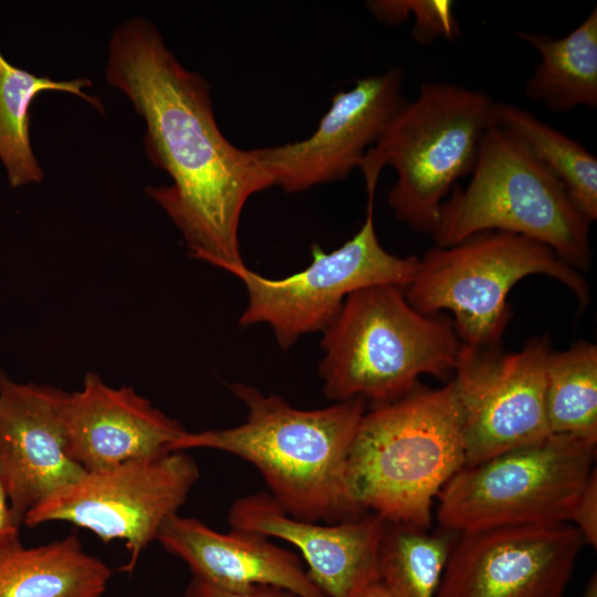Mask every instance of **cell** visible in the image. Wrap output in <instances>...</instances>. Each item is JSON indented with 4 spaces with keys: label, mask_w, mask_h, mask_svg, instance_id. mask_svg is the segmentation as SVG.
Here are the masks:
<instances>
[{
    "label": "cell",
    "mask_w": 597,
    "mask_h": 597,
    "mask_svg": "<svg viewBox=\"0 0 597 597\" xmlns=\"http://www.w3.org/2000/svg\"><path fill=\"white\" fill-rule=\"evenodd\" d=\"M19 527L12 516L9 499L0 479V549L19 541Z\"/></svg>",
    "instance_id": "27"
},
{
    "label": "cell",
    "mask_w": 597,
    "mask_h": 597,
    "mask_svg": "<svg viewBox=\"0 0 597 597\" xmlns=\"http://www.w3.org/2000/svg\"><path fill=\"white\" fill-rule=\"evenodd\" d=\"M67 394L18 383L0 369V479L18 526L35 505L86 472L67 451Z\"/></svg>",
    "instance_id": "14"
},
{
    "label": "cell",
    "mask_w": 597,
    "mask_h": 597,
    "mask_svg": "<svg viewBox=\"0 0 597 597\" xmlns=\"http://www.w3.org/2000/svg\"><path fill=\"white\" fill-rule=\"evenodd\" d=\"M199 475L185 451L85 472L29 511L23 524L69 522L103 542L124 541L129 557L122 570L130 573L164 522L185 504Z\"/></svg>",
    "instance_id": "10"
},
{
    "label": "cell",
    "mask_w": 597,
    "mask_h": 597,
    "mask_svg": "<svg viewBox=\"0 0 597 597\" xmlns=\"http://www.w3.org/2000/svg\"><path fill=\"white\" fill-rule=\"evenodd\" d=\"M583 597H597V576L594 574L584 591Z\"/></svg>",
    "instance_id": "29"
},
{
    "label": "cell",
    "mask_w": 597,
    "mask_h": 597,
    "mask_svg": "<svg viewBox=\"0 0 597 597\" xmlns=\"http://www.w3.org/2000/svg\"><path fill=\"white\" fill-rule=\"evenodd\" d=\"M545 406L551 433L597 442V346L579 341L552 349L545 370Z\"/></svg>",
    "instance_id": "23"
},
{
    "label": "cell",
    "mask_w": 597,
    "mask_h": 597,
    "mask_svg": "<svg viewBox=\"0 0 597 597\" xmlns=\"http://www.w3.org/2000/svg\"><path fill=\"white\" fill-rule=\"evenodd\" d=\"M551 352L548 334L510 353L462 345L451 380L462 417L464 467L551 434L545 406Z\"/></svg>",
    "instance_id": "11"
},
{
    "label": "cell",
    "mask_w": 597,
    "mask_h": 597,
    "mask_svg": "<svg viewBox=\"0 0 597 597\" xmlns=\"http://www.w3.org/2000/svg\"><path fill=\"white\" fill-rule=\"evenodd\" d=\"M404 70L392 67L336 93L316 130L294 143L252 149L271 187L285 192L338 181L359 168L406 101Z\"/></svg>",
    "instance_id": "13"
},
{
    "label": "cell",
    "mask_w": 597,
    "mask_h": 597,
    "mask_svg": "<svg viewBox=\"0 0 597 597\" xmlns=\"http://www.w3.org/2000/svg\"><path fill=\"white\" fill-rule=\"evenodd\" d=\"M416 256H398L380 244L374 223V197L368 198L365 221L339 248L325 252L312 247V262L282 279H268L245 264L224 269L241 280L248 303L238 324H266L283 349L306 334L324 332L336 318L347 296L373 285L406 290L418 270Z\"/></svg>",
    "instance_id": "9"
},
{
    "label": "cell",
    "mask_w": 597,
    "mask_h": 597,
    "mask_svg": "<svg viewBox=\"0 0 597 597\" xmlns=\"http://www.w3.org/2000/svg\"><path fill=\"white\" fill-rule=\"evenodd\" d=\"M321 345L324 396L335 402L362 398L371 405L404 396L421 375L448 383L462 348L451 318L419 313L395 285L349 294Z\"/></svg>",
    "instance_id": "4"
},
{
    "label": "cell",
    "mask_w": 597,
    "mask_h": 597,
    "mask_svg": "<svg viewBox=\"0 0 597 597\" xmlns=\"http://www.w3.org/2000/svg\"><path fill=\"white\" fill-rule=\"evenodd\" d=\"M230 389L248 409L231 428L185 431L171 451L203 448L252 464L269 494L291 516L336 523L358 517L346 479L349 450L366 401L353 398L318 409H298L275 394L234 383Z\"/></svg>",
    "instance_id": "2"
},
{
    "label": "cell",
    "mask_w": 597,
    "mask_h": 597,
    "mask_svg": "<svg viewBox=\"0 0 597 597\" xmlns=\"http://www.w3.org/2000/svg\"><path fill=\"white\" fill-rule=\"evenodd\" d=\"M496 122L515 135L562 182L576 208L597 219V158L582 144L519 106L499 103Z\"/></svg>",
    "instance_id": "21"
},
{
    "label": "cell",
    "mask_w": 597,
    "mask_h": 597,
    "mask_svg": "<svg viewBox=\"0 0 597 597\" xmlns=\"http://www.w3.org/2000/svg\"><path fill=\"white\" fill-rule=\"evenodd\" d=\"M532 274L559 281L583 306L589 301V286L583 275L551 248L504 231H484L454 245L428 250L419 259L405 296L426 315L450 311L462 345L500 348L512 318L507 295L517 282Z\"/></svg>",
    "instance_id": "7"
},
{
    "label": "cell",
    "mask_w": 597,
    "mask_h": 597,
    "mask_svg": "<svg viewBox=\"0 0 597 597\" xmlns=\"http://www.w3.org/2000/svg\"><path fill=\"white\" fill-rule=\"evenodd\" d=\"M88 78L55 81L19 69L0 52V159L11 187L17 188L43 180V170L30 140V109L34 97L42 92L59 91L81 97L104 112L102 101L85 93Z\"/></svg>",
    "instance_id": "20"
},
{
    "label": "cell",
    "mask_w": 597,
    "mask_h": 597,
    "mask_svg": "<svg viewBox=\"0 0 597 597\" xmlns=\"http://www.w3.org/2000/svg\"><path fill=\"white\" fill-rule=\"evenodd\" d=\"M465 464L461 411L452 380L366 410L346 467L350 495L386 522L431 526L432 505Z\"/></svg>",
    "instance_id": "3"
},
{
    "label": "cell",
    "mask_w": 597,
    "mask_h": 597,
    "mask_svg": "<svg viewBox=\"0 0 597 597\" xmlns=\"http://www.w3.org/2000/svg\"><path fill=\"white\" fill-rule=\"evenodd\" d=\"M470 175L469 184L455 185L441 206L431 233L436 247L504 231L547 245L577 271L589 269L591 222L515 135L499 124L488 129Z\"/></svg>",
    "instance_id": "6"
},
{
    "label": "cell",
    "mask_w": 597,
    "mask_h": 597,
    "mask_svg": "<svg viewBox=\"0 0 597 597\" xmlns=\"http://www.w3.org/2000/svg\"><path fill=\"white\" fill-rule=\"evenodd\" d=\"M458 533H436L386 522L378 555V582L389 597H437Z\"/></svg>",
    "instance_id": "22"
},
{
    "label": "cell",
    "mask_w": 597,
    "mask_h": 597,
    "mask_svg": "<svg viewBox=\"0 0 597 597\" xmlns=\"http://www.w3.org/2000/svg\"><path fill=\"white\" fill-rule=\"evenodd\" d=\"M185 597H296L295 595L266 585H256L247 589H224L210 585L197 577L191 578L186 590Z\"/></svg>",
    "instance_id": "26"
},
{
    "label": "cell",
    "mask_w": 597,
    "mask_h": 597,
    "mask_svg": "<svg viewBox=\"0 0 597 597\" xmlns=\"http://www.w3.org/2000/svg\"><path fill=\"white\" fill-rule=\"evenodd\" d=\"M595 455L596 442L551 433L464 467L440 491L437 520L455 533L568 522Z\"/></svg>",
    "instance_id": "8"
},
{
    "label": "cell",
    "mask_w": 597,
    "mask_h": 597,
    "mask_svg": "<svg viewBox=\"0 0 597 597\" xmlns=\"http://www.w3.org/2000/svg\"><path fill=\"white\" fill-rule=\"evenodd\" d=\"M112 569L76 535L35 547L0 549V597H103Z\"/></svg>",
    "instance_id": "18"
},
{
    "label": "cell",
    "mask_w": 597,
    "mask_h": 597,
    "mask_svg": "<svg viewBox=\"0 0 597 597\" xmlns=\"http://www.w3.org/2000/svg\"><path fill=\"white\" fill-rule=\"evenodd\" d=\"M156 540L184 561L193 577L210 585L235 590L266 585L296 597H326L302 561L264 535L237 528L217 532L177 513L164 522Z\"/></svg>",
    "instance_id": "17"
},
{
    "label": "cell",
    "mask_w": 597,
    "mask_h": 597,
    "mask_svg": "<svg viewBox=\"0 0 597 597\" xmlns=\"http://www.w3.org/2000/svg\"><path fill=\"white\" fill-rule=\"evenodd\" d=\"M569 521L583 535L585 543L597 546V475L594 469L588 476Z\"/></svg>",
    "instance_id": "25"
},
{
    "label": "cell",
    "mask_w": 597,
    "mask_h": 597,
    "mask_svg": "<svg viewBox=\"0 0 597 597\" xmlns=\"http://www.w3.org/2000/svg\"><path fill=\"white\" fill-rule=\"evenodd\" d=\"M106 80L146 123L147 156L171 179L146 193L178 228L190 255L222 270L244 264L241 213L248 199L271 184L252 149L238 148L221 133L209 83L180 64L142 17L113 32Z\"/></svg>",
    "instance_id": "1"
},
{
    "label": "cell",
    "mask_w": 597,
    "mask_h": 597,
    "mask_svg": "<svg viewBox=\"0 0 597 597\" xmlns=\"http://www.w3.org/2000/svg\"><path fill=\"white\" fill-rule=\"evenodd\" d=\"M584 543L567 522L458 533L437 597H563Z\"/></svg>",
    "instance_id": "12"
},
{
    "label": "cell",
    "mask_w": 597,
    "mask_h": 597,
    "mask_svg": "<svg viewBox=\"0 0 597 597\" xmlns=\"http://www.w3.org/2000/svg\"><path fill=\"white\" fill-rule=\"evenodd\" d=\"M231 528L254 532L293 545L313 583L326 597H362L378 582V555L386 521L367 512L336 523L298 520L269 493L234 501Z\"/></svg>",
    "instance_id": "15"
},
{
    "label": "cell",
    "mask_w": 597,
    "mask_h": 597,
    "mask_svg": "<svg viewBox=\"0 0 597 597\" xmlns=\"http://www.w3.org/2000/svg\"><path fill=\"white\" fill-rule=\"evenodd\" d=\"M362 597H389L384 586L377 582L371 585Z\"/></svg>",
    "instance_id": "28"
},
{
    "label": "cell",
    "mask_w": 597,
    "mask_h": 597,
    "mask_svg": "<svg viewBox=\"0 0 597 597\" xmlns=\"http://www.w3.org/2000/svg\"><path fill=\"white\" fill-rule=\"evenodd\" d=\"M367 7L377 20L389 25L412 18V39L422 45L440 38L452 41L460 35L454 4L450 0H373Z\"/></svg>",
    "instance_id": "24"
},
{
    "label": "cell",
    "mask_w": 597,
    "mask_h": 597,
    "mask_svg": "<svg viewBox=\"0 0 597 597\" xmlns=\"http://www.w3.org/2000/svg\"><path fill=\"white\" fill-rule=\"evenodd\" d=\"M70 457L86 472L171 451L186 431L133 387H112L87 373L63 408Z\"/></svg>",
    "instance_id": "16"
},
{
    "label": "cell",
    "mask_w": 597,
    "mask_h": 597,
    "mask_svg": "<svg viewBox=\"0 0 597 597\" xmlns=\"http://www.w3.org/2000/svg\"><path fill=\"white\" fill-rule=\"evenodd\" d=\"M496 106L484 92L422 83L363 158L367 196L374 197L381 170L391 167L397 178L387 201L395 217L431 234L444 198L458 179L471 174L483 135L498 124Z\"/></svg>",
    "instance_id": "5"
},
{
    "label": "cell",
    "mask_w": 597,
    "mask_h": 597,
    "mask_svg": "<svg viewBox=\"0 0 597 597\" xmlns=\"http://www.w3.org/2000/svg\"><path fill=\"white\" fill-rule=\"evenodd\" d=\"M517 38L541 55L525 84V95L549 111L597 107V8L567 35L517 31Z\"/></svg>",
    "instance_id": "19"
}]
</instances>
